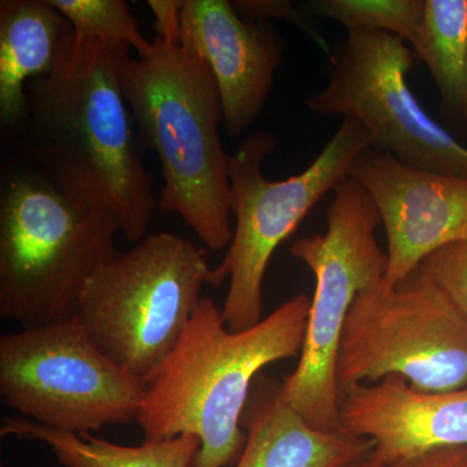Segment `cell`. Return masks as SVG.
<instances>
[{"label": "cell", "mask_w": 467, "mask_h": 467, "mask_svg": "<svg viewBox=\"0 0 467 467\" xmlns=\"http://www.w3.org/2000/svg\"><path fill=\"white\" fill-rule=\"evenodd\" d=\"M129 57V46L76 36L66 63L26 86L18 153L58 189L109 209L140 243L159 199L122 91Z\"/></svg>", "instance_id": "6da1fadb"}, {"label": "cell", "mask_w": 467, "mask_h": 467, "mask_svg": "<svg viewBox=\"0 0 467 467\" xmlns=\"http://www.w3.org/2000/svg\"><path fill=\"white\" fill-rule=\"evenodd\" d=\"M310 297H291L247 330L232 331L223 308L202 297L171 355L147 379L137 417L146 441L193 435L192 467L235 465L245 444L242 422L252 383L267 365L303 348Z\"/></svg>", "instance_id": "7a4b0ae2"}, {"label": "cell", "mask_w": 467, "mask_h": 467, "mask_svg": "<svg viewBox=\"0 0 467 467\" xmlns=\"http://www.w3.org/2000/svg\"><path fill=\"white\" fill-rule=\"evenodd\" d=\"M121 84L134 124L161 164L160 211L178 214L209 250L229 247L230 155L221 142L223 106L211 67L156 36L149 51L128 58Z\"/></svg>", "instance_id": "3957f363"}, {"label": "cell", "mask_w": 467, "mask_h": 467, "mask_svg": "<svg viewBox=\"0 0 467 467\" xmlns=\"http://www.w3.org/2000/svg\"><path fill=\"white\" fill-rule=\"evenodd\" d=\"M117 232L109 209L29 165L9 171L0 193V317L21 328L75 317L86 285L119 254Z\"/></svg>", "instance_id": "277c9868"}, {"label": "cell", "mask_w": 467, "mask_h": 467, "mask_svg": "<svg viewBox=\"0 0 467 467\" xmlns=\"http://www.w3.org/2000/svg\"><path fill=\"white\" fill-rule=\"evenodd\" d=\"M275 138L265 131L250 135L230 155L233 241L209 285L229 278L223 317L232 331L247 330L263 319V285L270 259L301 221L328 192L349 177L355 160L371 147L358 121L344 119L315 161L284 181L267 180L264 160L275 150Z\"/></svg>", "instance_id": "5b68a950"}, {"label": "cell", "mask_w": 467, "mask_h": 467, "mask_svg": "<svg viewBox=\"0 0 467 467\" xmlns=\"http://www.w3.org/2000/svg\"><path fill=\"white\" fill-rule=\"evenodd\" d=\"M379 213L364 187L347 177L334 190L322 234L301 238L291 254L312 270L315 291L299 362L279 383V396L310 426L340 431L337 358L359 292L382 281L389 259L377 241Z\"/></svg>", "instance_id": "8992f818"}, {"label": "cell", "mask_w": 467, "mask_h": 467, "mask_svg": "<svg viewBox=\"0 0 467 467\" xmlns=\"http://www.w3.org/2000/svg\"><path fill=\"white\" fill-rule=\"evenodd\" d=\"M211 273L193 243L155 234L101 267L75 317L115 364L147 382L180 342Z\"/></svg>", "instance_id": "52a82bcc"}, {"label": "cell", "mask_w": 467, "mask_h": 467, "mask_svg": "<svg viewBox=\"0 0 467 467\" xmlns=\"http://www.w3.org/2000/svg\"><path fill=\"white\" fill-rule=\"evenodd\" d=\"M389 376L420 391L467 387V318L417 273L359 292L344 326L337 358L340 396Z\"/></svg>", "instance_id": "ba28073f"}, {"label": "cell", "mask_w": 467, "mask_h": 467, "mask_svg": "<svg viewBox=\"0 0 467 467\" xmlns=\"http://www.w3.org/2000/svg\"><path fill=\"white\" fill-rule=\"evenodd\" d=\"M146 393L77 317L0 337L3 401L38 425L84 435L137 422Z\"/></svg>", "instance_id": "9c48e42d"}, {"label": "cell", "mask_w": 467, "mask_h": 467, "mask_svg": "<svg viewBox=\"0 0 467 467\" xmlns=\"http://www.w3.org/2000/svg\"><path fill=\"white\" fill-rule=\"evenodd\" d=\"M417 55L399 36L352 30L333 47L327 85L306 99L310 112L352 119L367 129L371 147L413 167L467 178V147L417 100L408 75Z\"/></svg>", "instance_id": "30bf717a"}, {"label": "cell", "mask_w": 467, "mask_h": 467, "mask_svg": "<svg viewBox=\"0 0 467 467\" xmlns=\"http://www.w3.org/2000/svg\"><path fill=\"white\" fill-rule=\"evenodd\" d=\"M378 209L387 239L384 281L404 282L430 254L467 236V178L413 167L368 147L353 162Z\"/></svg>", "instance_id": "8fae6325"}, {"label": "cell", "mask_w": 467, "mask_h": 467, "mask_svg": "<svg viewBox=\"0 0 467 467\" xmlns=\"http://www.w3.org/2000/svg\"><path fill=\"white\" fill-rule=\"evenodd\" d=\"M180 43L211 67L226 133L241 137L269 99L285 39L270 24L244 20L233 2L184 0Z\"/></svg>", "instance_id": "7c38bea8"}, {"label": "cell", "mask_w": 467, "mask_h": 467, "mask_svg": "<svg viewBox=\"0 0 467 467\" xmlns=\"http://www.w3.org/2000/svg\"><path fill=\"white\" fill-rule=\"evenodd\" d=\"M340 423L343 431L373 442V453L389 467L467 447V387L420 391L399 376L358 384L340 399Z\"/></svg>", "instance_id": "4fadbf2b"}, {"label": "cell", "mask_w": 467, "mask_h": 467, "mask_svg": "<svg viewBox=\"0 0 467 467\" xmlns=\"http://www.w3.org/2000/svg\"><path fill=\"white\" fill-rule=\"evenodd\" d=\"M243 422L245 444L234 467H349L374 451L368 439L310 426L272 380L252 389Z\"/></svg>", "instance_id": "5bb4252c"}, {"label": "cell", "mask_w": 467, "mask_h": 467, "mask_svg": "<svg viewBox=\"0 0 467 467\" xmlns=\"http://www.w3.org/2000/svg\"><path fill=\"white\" fill-rule=\"evenodd\" d=\"M72 24L50 0L0 3V119L20 128L26 112V86L50 76L75 50Z\"/></svg>", "instance_id": "9a60e30c"}, {"label": "cell", "mask_w": 467, "mask_h": 467, "mask_svg": "<svg viewBox=\"0 0 467 467\" xmlns=\"http://www.w3.org/2000/svg\"><path fill=\"white\" fill-rule=\"evenodd\" d=\"M0 435L45 442L64 467H192L201 450L193 435L121 445L91 434L48 429L26 418H3Z\"/></svg>", "instance_id": "2e32d148"}, {"label": "cell", "mask_w": 467, "mask_h": 467, "mask_svg": "<svg viewBox=\"0 0 467 467\" xmlns=\"http://www.w3.org/2000/svg\"><path fill=\"white\" fill-rule=\"evenodd\" d=\"M410 46L431 73L445 109L467 122V0H425Z\"/></svg>", "instance_id": "e0dca14e"}, {"label": "cell", "mask_w": 467, "mask_h": 467, "mask_svg": "<svg viewBox=\"0 0 467 467\" xmlns=\"http://www.w3.org/2000/svg\"><path fill=\"white\" fill-rule=\"evenodd\" d=\"M300 8L352 30L392 34L411 45L425 14V0H309Z\"/></svg>", "instance_id": "ac0fdd59"}, {"label": "cell", "mask_w": 467, "mask_h": 467, "mask_svg": "<svg viewBox=\"0 0 467 467\" xmlns=\"http://www.w3.org/2000/svg\"><path fill=\"white\" fill-rule=\"evenodd\" d=\"M67 18L78 38L121 43L135 54L149 51L152 41L144 38L140 21L124 0H50Z\"/></svg>", "instance_id": "d6986e66"}, {"label": "cell", "mask_w": 467, "mask_h": 467, "mask_svg": "<svg viewBox=\"0 0 467 467\" xmlns=\"http://www.w3.org/2000/svg\"><path fill=\"white\" fill-rule=\"evenodd\" d=\"M414 273L434 284L467 318V236L430 254Z\"/></svg>", "instance_id": "ffe728a7"}, {"label": "cell", "mask_w": 467, "mask_h": 467, "mask_svg": "<svg viewBox=\"0 0 467 467\" xmlns=\"http://www.w3.org/2000/svg\"><path fill=\"white\" fill-rule=\"evenodd\" d=\"M234 8L244 20L254 23H266L269 18L285 20L299 27L318 47L330 57L333 47L326 41L324 34L319 32L309 15L303 9L295 7L294 3L285 0H236Z\"/></svg>", "instance_id": "44dd1931"}, {"label": "cell", "mask_w": 467, "mask_h": 467, "mask_svg": "<svg viewBox=\"0 0 467 467\" xmlns=\"http://www.w3.org/2000/svg\"><path fill=\"white\" fill-rule=\"evenodd\" d=\"M184 0H149L147 5L155 15L158 36L164 41L180 43L181 12Z\"/></svg>", "instance_id": "7402d4cb"}, {"label": "cell", "mask_w": 467, "mask_h": 467, "mask_svg": "<svg viewBox=\"0 0 467 467\" xmlns=\"http://www.w3.org/2000/svg\"><path fill=\"white\" fill-rule=\"evenodd\" d=\"M389 467H467V447L434 451Z\"/></svg>", "instance_id": "603a6c76"}, {"label": "cell", "mask_w": 467, "mask_h": 467, "mask_svg": "<svg viewBox=\"0 0 467 467\" xmlns=\"http://www.w3.org/2000/svg\"><path fill=\"white\" fill-rule=\"evenodd\" d=\"M349 467H389L386 463L383 462L382 460L378 459L376 454L371 451L368 457L365 459L359 460L358 462L353 463L352 466Z\"/></svg>", "instance_id": "cb8c5ba5"}]
</instances>
